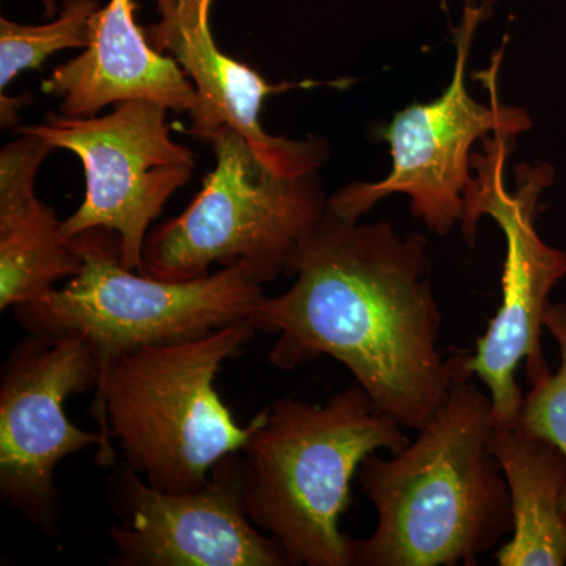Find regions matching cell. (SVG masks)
Segmentation results:
<instances>
[{
	"mask_svg": "<svg viewBox=\"0 0 566 566\" xmlns=\"http://www.w3.org/2000/svg\"><path fill=\"white\" fill-rule=\"evenodd\" d=\"M285 274L296 275L292 289L263 296L251 315L256 331L277 334L271 365L292 371L333 357L381 411L420 430L452 382L438 349L442 316L427 238L327 210L294 248Z\"/></svg>",
	"mask_w": 566,
	"mask_h": 566,
	"instance_id": "1",
	"label": "cell"
},
{
	"mask_svg": "<svg viewBox=\"0 0 566 566\" xmlns=\"http://www.w3.org/2000/svg\"><path fill=\"white\" fill-rule=\"evenodd\" d=\"M444 401L390 458L368 455L359 483L378 513L367 538H354V566H475L512 535V497L490 449L493 405L461 353L449 357Z\"/></svg>",
	"mask_w": 566,
	"mask_h": 566,
	"instance_id": "2",
	"label": "cell"
},
{
	"mask_svg": "<svg viewBox=\"0 0 566 566\" xmlns=\"http://www.w3.org/2000/svg\"><path fill=\"white\" fill-rule=\"evenodd\" d=\"M408 444L357 382L324 405L281 398L259 412L240 452L245 513L289 566H354L353 536L338 527L354 475L371 453Z\"/></svg>",
	"mask_w": 566,
	"mask_h": 566,
	"instance_id": "3",
	"label": "cell"
},
{
	"mask_svg": "<svg viewBox=\"0 0 566 566\" xmlns=\"http://www.w3.org/2000/svg\"><path fill=\"white\" fill-rule=\"evenodd\" d=\"M259 333L251 322L145 346L114 360L96 387L93 416L125 464L166 491L197 490L223 458L240 453L259 423L241 427L216 390L222 364ZM114 450V449H112Z\"/></svg>",
	"mask_w": 566,
	"mask_h": 566,
	"instance_id": "4",
	"label": "cell"
},
{
	"mask_svg": "<svg viewBox=\"0 0 566 566\" xmlns=\"http://www.w3.org/2000/svg\"><path fill=\"white\" fill-rule=\"evenodd\" d=\"M71 244L81 259L80 273L13 312L29 334L84 335L98 356L99 382L122 354L251 322L264 296L243 263L193 281H166L128 270L112 230H85Z\"/></svg>",
	"mask_w": 566,
	"mask_h": 566,
	"instance_id": "5",
	"label": "cell"
},
{
	"mask_svg": "<svg viewBox=\"0 0 566 566\" xmlns=\"http://www.w3.org/2000/svg\"><path fill=\"white\" fill-rule=\"evenodd\" d=\"M208 144L216 166L177 218L148 233L142 273L193 281L214 263H243L259 283L285 273L290 255L318 226L327 197L318 172H275L240 133L223 126Z\"/></svg>",
	"mask_w": 566,
	"mask_h": 566,
	"instance_id": "6",
	"label": "cell"
},
{
	"mask_svg": "<svg viewBox=\"0 0 566 566\" xmlns=\"http://www.w3.org/2000/svg\"><path fill=\"white\" fill-rule=\"evenodd\" d=\"M520 134L501 128L482 139L472 155V180L464 192L461 230L476 243V227L490 216L505 237L502 301L475 352L461 353L468 374L490 394L494 428L515 427L524 395L516 370L526 364L528 382L549 370L542 349L546 308L554 286L566 275V252L546 244L536 230L539 197L554 182L549 163L517 164L515 189L506 188L505 169Z\"/></svg>",
	"mask_w": 566,
	"mask_h": 566,
	"instance_id": "7",
	"label": "cell"
},
{
	"mask_svg": "<svg viewBox=\"0 0 566 566\" xmlns=\"http://www.w3.org/2000/svg\"><path fill=\"white\" fill-rule=\"evenodd\" d=\"M494 0H465L463 20L452 25L457 54L452 82L438 99L397 112L379 136L392 155V169L379 181H356L327 200V210L348 222L359 221L379 200L405 193L411 211L431 232L446 237L461 222L464 192L472 180V147L501 128L517 134L534 125L527 111L505 106L499 96V73L509 36L494 51L490 66L474 77L485 85L490 104L475 102L465 85V70L480 24L491 17Z\"/></svg>",
	"mask_w": 566,
	"mask_h": 566,
	"instance_id": "8",
	"label": "cell"
},
{
	"mask_svg": "<svg viewBox=\"0 0 566 566\" xmlns=\"http://www.w3.org/2000/svg\"><path fill=\"white\" fill-rule=\"evenodd\" d=\"M167 107L147 99L114 104L104 117L48 114L40 125L17 133L35 134L74 153L85 174L81 207L63 221L73 238L91 229H107L120 238L122 263L142 273L150 223L167 200L191 180V148L170 137Z\"/></svg>",
	"mask_w": 566,
	"mask_h": 566,
	"instance_id": "9",
	"label": "cell"
},
{
	"mask_svg": "<svg viewBox=\"0 0 566 566\" xmlns=\"http://www.w3.org/2000/svg\"><path fill=\"white\" fill-rule=\"evenodd\" d=\"M99 376L98 356L81 334H29L3 365L0 495L44 534H55L61 520L54 475L63 458L96 446L99 463H114L102 433L81 430L63 409L70 395L96 389Z\"/></svg>",
	"mask_w": 566,
	"mask_h": 566,
	"instance_id": "10",
	"label": "cell"
},
{
	"mask_svg": "<svg viewBox=\"0 0 566 566\" xmlns=\"http://www.w3.org/2000/svg\"><path fill=\"white\" fill-rule=\"evenodd\" d=\"M112 497L122 523L109 528L115 565L289 566L277 542L245 513L240 453L189 491L148 485L123 463Z\"/></svg>",
	"mask_w": 566,
	"mask_h": 566,
	"instance_id": "11",
	"label": "cell"
},
{
	"mask_svg": "<svg viewBox=\"0 0 566 566\" xmlns=\"http://www.w3.org/2000/svg\"><path fill=\"white\" fill-rule=\"evenodd\" d=\"M212 0H156L161 20L145 29L156 51L169 55L196 87L197 103L189 112V136L210 142L223 126L249 140L271 169L286 177L318 172L329 156V145L318 137L285 139L264 132V99L292 88L315 87L326 82L270 84L248 63L222 52L212 36Z\"/></svg>",
	"mask_w": 566,
	"mask_h": 566,
	"instance_id": "12",
	"label": "cell"
},
{
	"mask_svg": "<svg viewBox=\"0 0 566 566\" xmlns=\"http://www.w3.org/2000/svg\"><path fill=\"white\" fill-rule=\"evenodd\" d=\"M133 0H111L92 17L88 46L41 82L61 96V114L93 117L111 104L147 99L174 112H191L196 87L169 55L156 51L134 17Z\"/></svg>",
	"mask_w": 566,
	"mask_h": 566,
	"instance_id": "13",
	"label": "cell"
},
{
	"mask_svg": "<svg viewBox=\"0 0 566 566\" xmlns=\"http://www.w3.org/2000/svg\"><path fill=\"white\" fill-rule=\"evenodd\" d=\"M52 150L39 136L18 134L0 153V311L39 300L81 270L63 221L35 196Z\"/></svg>",
	"mask_w": 566,
	"mask_h": 566,
	"instance_id": "14",
	"label": "cell"
},
{
	"mask_svg": "<svg viewBox=\"0 0 566 566\" xmlns=\"http://www.w3.org/2000/svg\"><path fill=\"white\" fill-rule=\"evenodd\" d=\"M490 449L501 464L510 497V542L499 566L566 565V455L547 439L516 427L493 428Z\"/></svg>",
	"mask_w": 566,
	"mask_h": 566,
	"instance_id": "15",
	"label": "cell"
},
{
	"mask_svg": "<svg viewBox=\"0 0 566 566\" xmlns=\"http://www.w3.org/2000/svg\"><path fill=\"white\" fill-rule=\"evenodd\" d=\"M98 0H65L57 20L43 25H22L0 20V95H6L18 74L40 70L46 59L63 50L88 46L91 21Z\"/></svg>",
	"mask_w": 566,
	"mask_h": 566,
	"instance_id": "16",
	"label": "cell"
},
{
	"mask_svg": "<svg viewBox=\"0 0 566 566\" xmlns=\"http://www.w3.org/2000/svg\"><path fill=\"white\" fill-rule=\"evenodd\" d=\"M543 324L556 338L560 365L554 374L547 370L531 382L515 427L547 439L566 455V305H547Z\"/></svg>",
	"mask_w": 566,
	"mask_h": 566,
	"instance_id": "17",
	"label": "cell"
},
{
	"mask_svg": "<svg viewBox=\"0 0 566 566\" xmlns=\"http://www.w3.org/2000/svg\"><path fill=\"white\" fill-rule=\"evenodd\" d=\"M25 98L0 95V122H2L3 129L11 128V126L17 125V122L20 120V107L24 106Z\"/></svg>",
	"mask_w": 566,
	"mask_h": 566,
	"instance_id": "18",
	"label": "cell"
},
{
	"mask_svg": "<svg viewBox=\"0 0 566 566\" xmlns=\"http://www.w3.org/2000/svg\"><path fill=\"white\" fill-rule=\"evenodd\" d=\"M43 3L44 9H46L48 17H52V14L55 13V9H57V7H55V3L52 2V0H43Z\"/></svg>",
	"mask_w": 566,
	"mask_h": 566,
	"instance_id": "19",
	"label": "cell"
}]
</instances>
